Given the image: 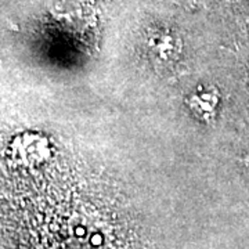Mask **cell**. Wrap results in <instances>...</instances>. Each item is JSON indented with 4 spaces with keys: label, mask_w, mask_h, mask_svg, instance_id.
<instances>
[{
    "label": "cell",
    "mask_w": 249,
    "mask_h": 249,
    "mask_svg": "<svg viewBox=\"0 0 249 249\" xmlns=\"http://www.w3.org/2000/svg\"><path fill=\"white\" fill-rule=\"evenodd\" d=\"M188 104L198 118H201L205 122H209L216 115V107L219 104V93L216 90L196 93L190 97Z\"/></svg>",
    "instance_id": "2"
},
{
    "label": "cell",
    "mask_w": 249,
    "mask_h": 249,
    "mask_svg": "<svg viewBox=\"0 0 249 249\" xmlns=\"http://www.w3.org/2000/svg\"><path fill=\"white\" fill-rule=\"evenodd\" d=\"M152 54L162 62L173 61L180 53V42L169 31H158L148 39Z\"/></svg>",
    "instance_id": "1"
},
{
    "label": "cell",
    "mask_w": 249,
    "mask_h": 249,
    "mask_svg": "<svg viewBox=\"0 0 249 249\" xmlns=\"http://www.w3.org/2000/svg\"><path fill=\"white\" fill-rule=\"evenodd\" d=\"M245 162H247V165H248V166H249V155H248V157H247V160H245Z\"/></svg>",
    "instance_id": "3"
}]
</instances>
